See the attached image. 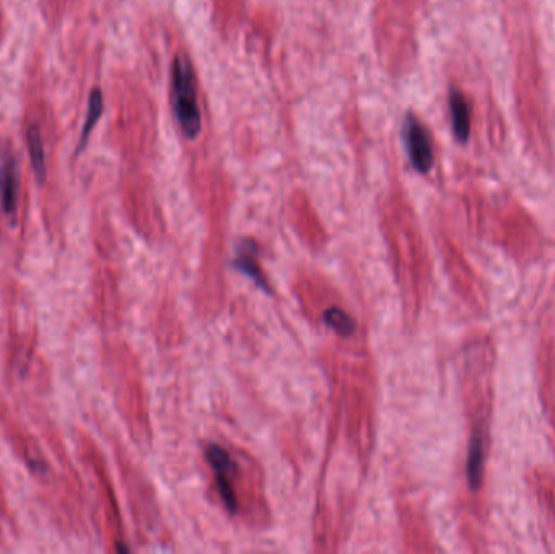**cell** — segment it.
Listing matches in <instances>:
<instances>
[{
  "mask_svg": "<svg viewBox=\"0 0 555 554\" xmlns=\"http://www.w3.org/2000/svg\"><path fill=\"white\" fill-rule=\"evenodd\" d=\"M237 266H240L241 270H244V272L249 273V275L253 276L254 280H257V282L262 283V286H266V283H263L262 273H260L259 266H257L253 253H244L243 250L240 260H237Z\"/></svg>",
  "mask_w": 555,
  "mask_h": 554,
  "instance_id": "30bf717a",
  "label": "cell"
},
{
  "mask_svg": "<svg viewBox=\"0 0 555 554\" xmlns=\"http://www.w3.org/2000/svg\"><path fill=\"white\" fill-rule=\"evenodd\" d=\"M103 93L98 88H94L90 94V101H88V116L87 120H85L83 130H81L80 142H78V152L85 149V143H87L88 137H90L91 130L96 126L98 120H100L101 114H103Z\"/></svg>",
  "mask_w": 555,
  "mask_h": 554,
  "instance_id": "ba28073f",
  "label": "cell"
},
{
  "mask_svg": "<svg viewBox=\"0 0 555 554\" xmlns=\"http://www.w3.org/2000/svg\"><path fill=\"white\" fill-rule=\"evenodd\" d=\"M482 468H485V439L481 435H476L469 446L468 455V480L473 490L481 485Z\"/></svg>",
  "mask_w": 555,
  "mask_h": 554,
  "instance_id": "52a82bcc",
  "label": "cell"
},
{
  "mask_svg": "<svg viewBox=\"0 0 555 554\" xmlns=\"http://www.w3.org/2000/svg\"><path fill=\"white\" fill-rule=\"evenodd\" d=\"M172 107L184 136L195 139L202 130V114L195 94L194 72L184 55H178L172 62Z\"/></svg>",
  "mask_w": 555,
  "mask_h": 554,
  "instance_id": "6da1fadb",
  "label": "cell"
},
{
  "mask_svg": "<svg viewBox=\"0 0 555 554\" xmlns=\"http://www.w3.org/2000/svg\"><path fill=\"white\" fill-rule=\"evenodd\" d=\"M450 116H452L453 133L460 143H466L472 137V104L463 91L452 90L449 94Z\"/></svg>",
  "mask_w": 555,
  "mask_h": 554,
  "instance_id": "5b68a950",
  "label": "cell"
},
{
  "mask_svg": "<svg viewBox=\"0 0 555 554\" xmlns=\"http://www.w3.org/2000/svg\"><path fill=\"white\" fill-rule=\"evenodd\" d=\"M18 165L12 152L0 156V205L3 214L15 215L18 207Z\"/></svg>",
  "mask_w": 555,
  "mask_h": 554,
  "instance_id": "277c9868",
  "label": "cell"
},
{
  "mask_svg": "<svg viewBox=\"0 0 555 554\" xmlns=\"http://www.w3.org/2000/svg\"><path fill=\"white\" fill-rule=\"evenodd\" d=\"M404 143L411 165L421 175H427L434 166L433 137L427 127L413 114H408L403 126Z\"/></svg>",
  "mask_w": 555,
  "mask_h": 554,
  "instance_id": "7a4b0ae2",
  "label": "cell"
},
{
  "mask_svg": "<svg viewBox=\"0 0 555 554\" xmlns=\"http://www.w3.org/2000/svg\"><path fill=\"white\" fill-rule=\"evenodd\" d=\"M207 459L217 475L218 490H220L221 498H223L224 506L236 513L237 500L234 493L233 484H231V474H233V461L230 455L220 446H210L207 449Z\"/></svg>",
  "mask_w": 555,
  "mask_h": 554,
  "instance_id": "3957f363",
  "label": "cell"
},
{
  "mask_svg": "<svg viewBox=\"0 0 555 554\" xmlns=\"http://www.w3.org/2000/svg\"><path fill=\"white\" fill-rule=\"evenodd\" d=\"M26 140H28L29 156H31L36 179L42 184L48 168H46L44 143H42L41 132H39L38 127H29L28 132H26Z\"/></svg>",
  "mask_w": 555,
  "mask_h": 554,
  "instance_id": "8992f818",
  "label": "cell"
},
{
  "mask_svg": "<svg viewBox=\"0 0 555 554\" xmlns=\"http://www.w3.org/2000/svg\"><path fill=\"white\" fill-rule=\"evenodd\" d=\"M325 318L326 322L336 331L341 332V334H349V332L354 331V322L346 318L345 312L338 311V309H332V311L326 312Z\"/></svg>",
  "mask_w": 555,
  "mask_h": 554,
  "instance_id": "9c48e42d",
  "label": "cell"
}]
</instances>
